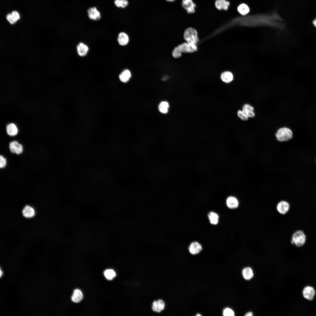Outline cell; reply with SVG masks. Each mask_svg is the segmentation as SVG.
Returning <instances> with one entry per match:
<instances>
[{
	"mask_svg": "<svg viewBox=\"0 0 316 316\" xmlns=\"http://www.w3.org/2000/svg\"><path fill=\"white\" fill-rule=\"evenodd\" d=\"M307 236L304 231L299 229L296 230L292 234L290 243L297 248L303 246L306 243Z\"/></svg>",
	"mask_w": 316,
	"mask_h": 316,
	"instance_id": "6da1fadb",
	"label": "cell"
},
{
	"mask_svg": "<svg viewBox=\"0 0 316 316\" xmlns=\"http://www.w3.org/2000/svg\"><path fill=\"white\" fill-rule=\"evenodd\" d=\"M197 50V46H194L185 42L175 47L172 51V55L174 58H178L181 56L183 53H192Z\"/></svg>",
	"mask_w": 316,
	"mask_h": 316,
	"instance_id": "7a4b0ae2",
	"label": "cell"
},
{
	"mask_svg": "<svg viewBox=\"0 0 316 316\" xmlns=\"http://www.w3.org/2000/svg\"><path fill=\"white\" fill-rule=\"evenodd\" d=\"M184 38L187 42L194 46H197L199 41L197 32L194 28H187L184 33Z\"/></svg>",
	"mask_w": 316,
	"mask_h": 316,
	"instance_id": "3957f363",
	"label": "cell"
},
{
	"mask_svg": "<svg viewBox=\"0 0 316 316\" xmlns=\"http://www.w3.org/2000/svg\"><path fill=\"white\" fill-rule=\"evenodd\" d=\"M275 136L279 141L286 142L292 138L293 133L290 129L286 127H282L277 130L275 133Z\"/></svg>",
	"mask_w": 316,
	"mask_h": 316,
	"instance_id": "277c9868",
	"label": "cell"
},
{
	"mask_svg": "<svg viewBox=\"0 0 316 316\" xmlns=\"http://www.w3.org/2000/svg\"><path fill=\"white\" fill-rule=\"evenodd\" d=\"M290 207L289 203L287 201L283 200L280 201L277 203L276 209L279 214L284 215L289 212Z\"/></svg>",
	"mask_w": 316,
	"mask_h": 316,
	"instance_id": "5b68a950",
	"label": "cell"
},
{
	"mask_svg": "<svg viewBox=\"0 0 316 316\" xmlns=\"http://www.w3.org/2000/svg\"><path fill=\"white\" fill-rule=\"evenodd\" d=\"M87 12L89 18L91 20H97L101 18V13L96 7L89 8L87 10Z\"/></svg>",
	"mask_w": 316,
	"mask_h": 316,
	"instance_id": "8992f818",
	"label": "cell"
},
{
	"mask_svg": "<svg viewBox=\"0 0 316 316\" xmlns=\"http://www.w3.org/2000/svg\"><path fill=\"white\" fill-rule=\"evenodd\" d=\"M9 149L11 152L17 154H21L23 150L22 145L16 141H12L10 142Z\"/></svg>",
	"mask_w": 316,
	"mask_h": 316,
	"instance_id": "52a82bcc",
	"label": "cell"
},
{
	"mask_svg": "<svg viewBox=\"0 0 316 316\" xmlns=\"http://www.w3.org/2000/svg\"><path fill=\"white\" fill-rule=\"evenodd\" d=\"M303 293L304 298L308 300H312L315 295V291L312 287L307 286L304 288Z\"/></svg>",
	"mask_w": 316,
	"mask_h": 316,
	"instance_id": "ba28073f",
	"label": "cell"
},
{
	"mask_svg": "<svg viewBox=\"0 0 316 316\" xmlns=\"http://www.w3.org/2000/svg\"><path fill=\"white\" fill-rule=\"evenodd\" d=\"M182 5L188 13H192L195 12L196 5L192 0H182Z\"/></svg>",
	"mask_w": 316,
	"mask_h": 316,
	"instance_id": "9c48e42d",
	"label": "cell"
},
{
	"mask_svg": "<svg viewBox=\"0 0 316 316\" xmlns=\"http://www.w3.org/2000/svg\"><path fill=\"white\" fill-rule=\"evenodd\" d=\"M226 203L227 207L232 209L237 208L239 205V201L237 199L233 196L228 197L226 200Z\"/></svg>",
	"mask_w": 316,
	"mask_h": 316,
	"instance_id": "30bf717a",
	"label": "cell"
},
{
	"mask_svg": "<svg viewBox=\"0 0 316 316\" xmlns=\"http://www.w3.org/2000/svg\"><path fill=\"white\" fill-rule=\"evenodd\" d=\"M242 110L248 118H253L255 116L253 107L249 104H246L243 105Z\"/></svg>",
	"mask_w": 316,
	"mask_h": 316,
	"instance_id": "8fae6325",
	"label": "cell"
},
{
	"mask_svg": "<svg viewBox=\"0 0 316 316\" xmlns=\"http://www.w3.org/2000/svg\"><path fill=\"white\" fill-rule=\"evenodd\" d=\"M202 249L201 245L196 242L192 243L189 247L190 252L193 255H195L199 253L202 250Z\"/></svg>",
	"mask_w": 316,
	"mask_h": 316,
	"instance_id": "7c38bea8",
	"label": "cell"
},
{
	"mask_svg": "<svg viewBox=\"0 0 316 316\" xmlns=\"http://www.w3.org/2000/svg\"><path fill=\"white\" fill-rule=\"evenodd\" d=\"M22 212L24 217L27 218L32 217L35 214L34 208L29 205L25 206L23 209Z\"/></svg>",
	"mask_w": 316,
	"mask_h": 316,
	"instance_id": "4fadbf2b",
	"label": "cell"
},
{
	"mask_svg": "<svg viewBox=\"0 0 316 316\" xmlns=\"http://www.w3.org/2000/svg\"><path fill=\"white\" fill-rule=\"evenodd\" d=\"M77 49L78 54L80 56H84L87 54L89 48L86 45L81 42L77 45Z\"/></svg>",
	"mask_w": 316,
	"mask_h": 316,
	"instance_id": "5bb4252c",
	"label": "cell"
},
{
	"mask_svg": "<svg viewBox=\"0 0 316 316\" xmlns=\"http://www.w3.org/2000/svg\"><path fill=\"white\" fill-rule=\"evenodd\" d=\"M164 302L163 300H160L153 302L152 308L153 311L159 312L164 309Z\"/></svg>",
	"mask_w": 316,
	"mask_h": 316,
	"instance_id": "9a60e30c",
	"label": "cell"
},
{
	"mask_svg": "<svg viewBox=\"0 0 316 316\" xmlns=\"http://www.w3.org/2000/svg\"><path fill=\"white\" fill-rule=\"evenodd\" d=\"M220 78L222 81L226 83H230L233 79L232 73L228 71H225L222 73Z\"/></svg>",
	"mask_w": 316,
	"mask_h": 316,
	"instance_id": "2e32d148",
	"label": "cell"
},
{
	"mask_svg": "<svg viewBox=\"0 0 316 316\" xmlns=\"http://www.w3.org/2000/svg\"><path fill=\"white\" fill-rule=\"evenodd\" d=\"M229 4V2L226 0H216L215 2L216 8L219 10H227Z\"/></svg>",
	"mask_w": 316,
	"mask_h": 316,
	"instance_id": "e0dca14e",
	"label": "cell"
},
{
	"mask_svg": "<svg viewBox=\"0 0 316 316\" xmlns=\"http://www.w3.org/2000/svg\"><path fill=\"white\" fill-rule=\"evenodd\" d=\"M6 130L7 134L11 136L16 135L18 131L16 125L13 123H9L7 125Z\"/></svg>",
	"mask_w": 316,
	"mask_h": 316,
	"instance_id": "ac0fdd59",
	"label": "cell"
},
{
	"mask_svg": "<svg viewBox=\"0 0 316 316\" xmlns=\"http://www.w3.org/2000/svg\"><path fill=\"white\" fill-rule=\"evenodd\" d=\"M118 41L119 44L122 46L126 45L129 41L128 35L124 32H120L118 36Z\"/></svg>",
	"mask_w": 316,
	"mask_h": 316,
	"instance_id": "d6986e66",
	"label": "cell"
},
{
	"mask_svg": "<svg viewBox=\"0 0 316 316\" xmlns=\"http://www.w3.org/2000/svg\"><path fill=\"white\" fill-rule=\"evenodd\" d=\"M83 298V295L81 291L79 289H76L73 292L71 299L74 302L78 303L80 302Z\"/></svg>",
	"mask_w": 316,
	"mask_h": 316,
	"instance_id": "ffe728a7",
	"label": "cell"
},
{
	"mask_svg": "<svg viewBox=\"0 0 316 316\" xmlns=\"http://www.w3.org/2000/svg\"><path fill=\"white\" fill-rule=\"evenodd\" d=\"M131 77L130 71L128 69L123 70L119 75V78L122 82L126 83L129 80Z\"/></svg>",
	"mask_w": 316,
	"mask_h": 316,
	"instance_id": "44dd1931",
	"label": "cell"
},
{
	"mask_svg": "<svg viewBox=\"0 0 316 316\" xmlns=\"http://www.w3.org/2000/svg\"><path fill=\"white\" fill-rule=\"evenodd\" d=\"M243 276L245 279L249 280L253 276V273L252 269L248 267L244 268L242 271Z\"/></svg>",
	"mask_w": 316,
	"mask_h": 316,
	"instance_id": "7402d4cb",
	"label": "cell"
},
{
	"mask_svg": "<svg viewBox=\"0 0 316 316\" xmlns=\"http://www.w3.org/2000/svg\"><path fill=\"white\" fill-rule=\"evenodd\" d=\"M169 107V105L168 102L162 101L160 103L159 105V110L162 113L166 114L168 111Z\"/></svg>",
	"mask_w": 316,
	"mask_h": 316,
	"instance_id": "603a6c76",
	"label": "cell"
},
{
	"mask_svg": "<svg viewBox=\"0 0 316 316\" xmlns=\"http://www.w3.org/2000/svg\"><path fill=\"white\" fill-rule=\"evenodd\" d=\"M210 223L214 225L217 224L218 222L219 218L218 214L214 212H210L208 215Z\"/></svg>",
	"mask_w": 316,
	"mask_h": 316,
	"instance_id": "cb8c5ba5",
	"label": "cell"
},
{
	"mask_svg": "<svg viewBox=\"0 0 316 316\" xmlns=\"http://www.w3.org/2000/svg\"><path fill=\"white\" fill-rule=\"evenodd\" d=\"M237 9L238 12L243 15L248 14L250 11L249 7L245 4H242L240 5L238 7Z\"/></svg>",
	"mask_w": 316,
	"mask_h": 316,
	"instance_id": "d4e9b609",
	"label": "cell"
},
{
	"mask_svg": "<svg viewBox=\"0 0 316 316\" xmlns=\"http://www.w3.org/2000/svg\"><path fill=\"white\" fill-rule=\"evenodd\" d=\"M104 274L106 278L109 280H112L116 276L115 272L112 269L106 270L104 272Z\"/></svg>",
	"mask_w": 316,
	"mask_h": 316,
	"instance_id": "484cf974",
	"label": "cell"
},
{
	"mask_svg": "<svg viewBox=\"0 0 316 316\" xmlns=\"http://www.w3.org/2000/svg\"><path fill=\"white\" fill-rule=\"evenodd\" d=\"M114 4L117 7L124 8L128 4V0H114Z\"/></svg>",
	"mask_w": 316,
	"mask_h": 316,
	"instance_id": "4316f807",
	"label": "cell"
},
{
	"mask_svg": "<svg viewBox=\"0 0 316 316\" xmlns=\"http://www.w3.org/2000/svg\"><path fill=\"white\" fill-rule=\"evenodd\" d=\"M237 115L243 121H247L249 118L242 110H238L237 112Z\"/></svg>",
	"mask_w": 316,
	"mask_h": 316,
	"instance_id": "83f0119b",
	"label": "cell"
},
{
	"mask_svg": "<svg viewBox=\"0 0 316 316\" xmlns=\"http://www.w3.org/2000/svg\"><path fill=\"white\" fill-rule=\"evenodd\" d=\"M223 314L225 316H233L234 315L233 311L229 308H226L224 310Z\"/></svg>",
	"mask_w": 316,
	"mask_h": 316,
	"instance_id": "f1b7e54d",
	"label": "cell"
},
{
	"mask_svg": "<svg viewBox=\"0 0 316 316\" xmlns=\"http://www.w3.org/2000/svg\"><path fill=\"white\" fill-rule=\"evenodd\" d=\"M11 13L14 20L16 22L20 18V16L19 13L16 11H13Z\"/></svg>",
	"mask_w": 316,
	"mask_h": 316,
	"instance_id": "f546056e",
	"label": "cell"
},
{
	"mask_svg": "<svg viewBox=\"0 0 316 316\" xmlns=\"http://www.w3.org/2000/svg\"><path fill=\"white\" fill-rule=\"evenodd\" d=\"M11 13H8L7 14L6 18L7 20L11 24H13L16 23L12 16Z\"/></svg>",
	"mask_w": 316,
	"mask_h": 316,
	"instance_id": "4dcf8cb0",
	"label": "cell"
},
{
	"mask_svg": "<svg viewBox=\"0 0 316 316\" xmlns=\"http://www.w3.org/2000/svg\"><path fill=\"white\" fill-rule=\"evenodd\" d=\"M6 164V159L2 156L1 155L0 157V167L1 168L4 167Z\"/></svg>",
	"mask_w": 316,
	"mask_h": 316,
	"instance_id": "1f68e13d",
	"label": "cell"
},
{
	"mask_svg": "<svg viewBox=\"0 0 316 316\" xmlns=\"http://www.w3.org/2000/svg\"><path fill=\"white\" fill-rule=\"evenodd\" d=\"M253 315V313L251 312H249L247 313L245 316H252Z\"/></svg>",
	"mask_w": 316,
	"mask_h": 316,
	"instance_id": "d6a6232c",
	"label": "cell"
},
{
	"mask_svg": "<svg viewBox=\"0 0 316 316\" xmlns=\"http://www.w3.org/2000/svg\"><path fill=\"white\" fill-rule=\"evenodd\" d=\"M312 23L314 26L316 28V18L313 20Z\"/></svg>",
	"mask_w": 316,
	"mask_h": 316,
	"instance_id": "836d02e7",
	"label": "cell"
},
{
	"mask_svg": "<svg viewBox=\"0 0 316 316\" xmlns=\"http://www.w3.org/2000/svg\"><path fill=\"white\" fill-rule=\"evenodd\" d=\"M166 0V1H169V2H173V1H174L175 0Z\"/></svg>",
	"mask_w": 316,
	"mask_h": 316,
	"instance_id": "e575fe53",
	"label": "cell"
},
{
	"mask_svg": "<svg viewBox=\"0 0 316 316\" xmlns=\"http://www.w3.org/2000/svg\"><path fill=\"white\" fill-rule=\"evenodd\" d=\"M196 316H201V315H200V314H197V315H196Z\"/></svg>",
	"mask_w": 316,
	"mask_h": 316,
	"instance_id": "d590c367",
	"label": "cell"
},
{
	"mask_svg": "<svg viewBox=\"0 0 316 316\" xmlns=\"http://www.w3.org/2000/svg\"></svg>",
	"mask_w": 316,
	"mask_h": 316,
	"instance_id": "8d00e7d4",
	"label": "cell"
}]
</instances>
